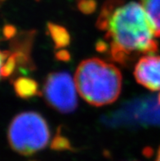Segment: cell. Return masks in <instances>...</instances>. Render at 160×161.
<instances>
[{"instance_id": "cell-1", "label": "cell", "mask_w": 160, "mask_h": 161, "mask_svg": "<svg viewBox=\"0 0 160 161\" xmlns=\"http://www.w3.org/2000/svg\"><path fill=\"white\" fill-rule=\"evenodd\" d=\"M97 26L105 32V42H98V51H108L111 59L125 64L138 54L158 51L151 19L139 3L107 0L98 16Z\"/></svg>"}, {"instance_id": "cell-2", "label": "cell", "mask_w": 160, "mask_h": 161, "mask_svg": "<svg viewBox=\"0 0 160 161\" xmlns=\"http://www.w3.org/2000/svg\"><path fill=\"white\" fill-rule=\"evenodd\" d=\"M78 92L92 106L109 105L119 96L122 75L115 65L98 58L84 60L75 72Z\"/></svg>"}, {"instance_id": "cell-3", "label": "cell", "mask_w": 160, "mask_h": 161, "mask_svg": "<svg viewBox=\"0 0 160 161\" xmlns=\"http://www.w3.org/2000/svg\"><path fill=\"white\" fill-rule=\"evenodd\" d=\"M8 138L12 149L23 155L43 150L50 139L47 122L40 114L27 111L16 115L8 128Z\"/></svg>"}, {"instance_id": "cell-4", "label": "cell", "mask_w": 160, "mask_h": 161, "mask_svg": "<svg viewBox=\"0 0 160 161\" xmlns=\"http://www.w3.org/2000/svg\"><path fill=\"white\" fill-rule=\"evenodd\" d=\"M76 84L66 72H54L47 76L43 86L45 99L52 107L62 113L72 112L78 104Z\"/></svg>"}, {"instance_id": "cell-5", "label": "cell", "mask_w": 160, "mask_h": 161, "mask_svg": "<svg viewBox=\"0 0 160 161\" xmlns=\"http://www.w3.org/2000/svg\"><path fill=\"white\" fill-rule=\"evenodd\" d=\"M135 79L152 91H160V57L148 55L138 61L134 69Z\"/></svg>"}, {"instance_id": "cell-6", "label": "cell", "mask_w": 160, "mask_h": 161, "mask_svg": "<svg viewBox=\"0 0 160 161\" xmlns=\"http://www.w3.org/2000/svg\"><path fill=\"white\" fill-rule=\"evenodd\" d=\"M14 89L16 93L20 97H32L35 95H39V86L35 80L30 78L20 77L15 80Z\"/></svg>"}, {"instance_id": "cell-7", "label": "cell", "mask_w": 160, "mask_h": 161, "mask_svg": "<svg viewBox=\"0 0 160 161\" xmlns=\"http://www.w3.org/2000/svg\"><path fill=\"white\" fill-rule=\"evenodd\" d=\"M154 25L156 36L160 37V0H140Z\"/></svg>"}, {"instance_id": "cell-8", "label": "cell", "mask_w": 160, "mask_h": 161, "mask_svg": "<svg viewBox=\"0 0 160 161\" xmlns=\"http://www.w3.org/2000/svg\"><path fill=\"white\" fill-rule=\"evenodd\" d=\"M47 28L57 48L65 47L69 44L70 38L69 33L64 27L58 25L48 24Z\"/></svg>"}, {"instance_id": "cell-9", "label": "cell", "mask_w": 160, "mask_h": 161, "mask_svg": "<svg viewBox=\"0 0 160 161\" xmlns=\"http://www.w3.org/2000/svg\"><path fill=\"white\" fill-rule=\"evenodd\" d=\"M1 75L3 78L8 77L14 71L17 64L16 53L9 51H3L1 53Z\"/></svg>"}, {"instance_id": "cell-10", "label": "cell", "mask_w": 160, "mask_h": 161, "mask_svg": "<svg viewBox=\"0 0 160 161\" xmlns=\"http://www.w3.org/2000/svg\"><path fill=\"white\" fill-rule=\"evenodd\" d=\"M78 4L79 9L85 13L92 12L96 8V3L94 0H79Z\"/></svg>"}, {"instance_id": "cell-11", "label": "cell", "mask_w": 160, "mask_h": 161, "mask_svg": "<svg viewBox=\"0 0 160 161\" xmlns=\"http://www.w3.org/2000/svg\"><path fill=\"white\" fill-rule=\"evenodd\" d=\"M52 147L55 150H65L69 149L70 146H69V142L67 141L65 137H55L54 141L52 144Z\"/></svg>"}, {"instance_id": "cell-12", "label": "cell", "mask_w": 160, "mask_h": 161, "mask_svg": "<svg viewBox=\"0 0 160 161\" xmlns=\"http://www.w3.org/2000/svg\"><path fill=\"white\" fill-rule=\"evenodd\" d=\"M15 28L12 25H6L4 27L3 33L6 38H12L15 35Z\"/></svg>"}, {"instance_id": "cell-13", "label": "cell", "mask_w": 160, "mask_h": 161, "mask_svg": "<svg viewBox=\"0 0 160 161\" xmlns=\"http://www.w3.org/2000/svg\"><path fill=\"white\" fill-rule=\"evenodd\" d=\"M57 57L60 60H63V61H66V60H68L69 58V53L65 51H60L57 54Z\"/></svg>"}, {"instance_id": "cell-14", "label": "cell", "mask_w": 160, "mask_h": 161, "mask_svg": "<svg viewBox=\"0 0 160 161\" xmlns=\"http://www.w3.org/2000/svg\"><path fill=\"white\" fill-rule=\"evenodd\" d=\"M155 161H160V148L158 151V155H157V158L155 159Z\"/></svg>"}]
</instances>
